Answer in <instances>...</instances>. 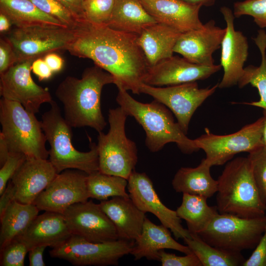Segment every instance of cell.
<instances>
[{
  "label": "cell",
  "mask_w": 266,
  "mask_h": 266,
  "mask_svg": "<svg viewBox=\"0 0 266 266\" xmlns=\"http://www.w3.org/2000/svg\"><path fill=\"white\" fill-rule=\"evenodd\" d=\"M156 23L139 0H115L106 25L116 30L139 35L146 28Z\"/></svg>",
  "instance_id": "484cf974"
},
{
  "label": "cell",
  "mask_w": 266,
  "mask_h": 266,
  "mask_svg": "<svg viewBox=\"0 0 266 266\" xmlns=\"http://www.w3.org/2000/svg\"><path fill=\"white\" fill-rule=\"evenodd\" d=\"M49 110L41 117V127L50 146L49 161L59 173L74 169L88 175L99 171L97 144L92 143L90 150L78 151L72 143L71 127L61 114L57 103L53 100Z\"/></svg>",
  "instance_id": "5b68a950"
},
{
  "label": "cell",
  "mask_w": 266,
  "mask_h": 266,
  "mask_svg": "<svg viewBox=\"0 0 266 266\" xmlns=\"http://www.w3.org/2000/svg\"><path fill=\"white\" fill-rule=\"evenodd\" d=\"M220 12L226 23V33L222 41L220 65L224 74L218 87L226 88L238 84L244 71L248 56L247 38L234 27V16L232 10L224 6Z\"/></svg>",
  "instance_id": "e0dca14e"
},
{
  "label": "cell",
  "mask_w": 266,
  "mask_h": 266,
  "mask_svg": "<svg viewBox=\"0 0 266 266\" xmlns=\"http://www.w3.org/2000/svg\"><path fill=\"white\" fill-rule=\"evenodd\" d=\"M182 33L162 23L146 28L137 37L149 67L173 56L174 45Z\"/></svg>",
  "instance_id": "d4e9b609"
},
{
  "label": "cell",
  "mask_w": 266,
  "mask_h": 266,
  "mask_svg": "<svg viewBox=\"0 0 266 266\" xmlns=\"http://www.w3.org/2000/svg\"><path fill=\"white\" fill-rule=\"evenodd\" d=\"M158 22L170 26L181 33L201 28L199 17L201 5L180 0H139Z\"/></svg>",
  "instance_id": "44dd1931"
},
{
  "label": "cell",
  "mask_w": 266,
  "mask_h": 266,
  "mask_svg": "<svg viewBox=\"0 0 266 266\" xmlns=\"http://www.w3.org/2000/svg\"><path fill=\"white\" fill-rule=\"evenodd\" d=\"M16 200L15 190L10 181L8 182L6 187L0 195V217H1L10 204Z\"/></svg>",
  "instance_id": "ee69618b"
},
{
  "label": "cell",
  "mask_w": 266,
  "mask_h": 266,
  "mask_svg": "<svg viewBox=\"0 0 266 266\" xmlns=\"http://www.w3.org/2000/svg\"><path fill=\"white\" fill-rule=\"evenodd\" d=\"M253 39L260 52L261 64L258 66L250 65L244 68L237 85L240 88L249 84L256 88L260 100L243 103L260 107L266 111V32L262 29L259 30L257 35Z\"/></svg>",
  "instance_id": "1f68e13d"
},
{
  "label": "cell",
  "mask_w": 266,
  "mask_h": 266,
  "mask_svg": "<svg viewBox=\"0 0 266 266\" xmlns=\"http://www.w3.org/2000/svg\"><path fill=\"white\" fill-rule=\"evenodd\" d=\"M0 133L10 152L27 158L47 159L49 150L41 121L20 103L2 98L0 100Z\"/></svg>",
  "instance_id": "8992f818"
},
{
  "label": "cell",
  "mask_w": 266,
  "mask_h": 266,
  "mask_svg": "<svg viewBox=\"0 0 266 266\" xmlns=\"http://www.w3.org/2000/svg\"><path fill=\"white\" fill-rule=\"evenodd\" d=\"M263 128L264 119L262 117L229 134H215L205 129V133L194 140L197 147L205 153L204 159L211 166H221L238 153H250L263 146Z\"/></svg>",
  "instance_id": "8fae6325"
},
{
  "label": "cell",
  "mask_w": 266,
  "mask_h": 266,
  "mask_svg": "<svg viewBox=\"0 0 266 266\" xmlns=\"http://www.w3.org/2000/svg\"><path fill=\"white\" fill-rule=\"evenodd\" d=\"M216 209L243 218L265 215L263 202L248 157L229 162L217 180Z\"/></svg>",
  "instance_id": "277c9868"
},
{
  "label": "cell",
  "mask_w": 266,
  "mask_h": 266,
  "mask_svg": "<svg viewBox=\"0 0 266 266\" xmlns=\"http://www.w3.org/2000/svg\"><path fill=\"white\" fill-rule=\"evenodd\" d=\"M10 151L7 144L2 136L0 134V166H1L7 159Z\"/></svg>",
  "instance_id": "7dc6e473"
},
{
  "label": "cell",
  "mask_w": 266,
  "mask_h": 266,
  "mask_svg": "<svg viewBox=\"0 0 266 266\" xmlns=\"http://www.w3.org/2000/svg\"><path fill=\"white\" fill-rule=\"evenodd\" d=\"M115 82L110 73L96 65L86 68L80 79L66 77L57 87L55 95L63 105L64 117L68 124L102 132L107 123L101 111V91L104 86Z\"/></svg>",
  "instance_id": "7a4b0ae2"
},
{
  "label": "cell",
  "mask_w": 266,
  "mask_h": 266,
  "mask_svg": "<svg viewBox=\"0 0 266 266\" xmlns=\"http://www.w3.org/2000/svg\"><path fill=\"white\" fill-rule=\"evenodd\" d=\"M128 180L100 171L88 175L87 186L90 198L101 201L115 197H130L126 192Z\"/></svg>",
  "instance_id": "d6a6232c"
},
{
  "label": "cell",
  "mask_w": 266,
  "mask_h": 266,
  "mask_svg": "<svg viewBox=\"0 0 266 266\" xmlns=\"http://www.w3.org/2000/svg\"><path fill=\"white\" fill-rule=\"evenodd\" d=\"M266 225V215L243 218L231 214L216 215L198 235L210 245L227 251L241 253L255 248Z\"/></svg>",
  "instance_id": "ba28073f"
},
{
  "label": "cell",
  "mask_w": 266,
  "mask_h": 266,
  "mask_svg": "<svg viewBox=\"0 0 266 266\" xmlns=\"http://www.w3.org/2000/svg\"><path fill=\"white\" fill-rule=\"evenodd\" d=\"M226 28L216 26L213 20L200 29L182 33L177 39L173 52L191 63L205 65H214L212 55L220 48Z\"/></svg>",
  "instance_id": "d6986e66"
},
{
  "label": "cell",
  "mask_w": 266,
  "mask_h": 266,
  "mask_svg": "<svg viewBox=\"0 0 266 266\" xmlns=\"http://www.w3.org/2000/svg\"><path fill=\"white\" fill-rule=\"evenodd\" d=\"M159 256V261L162 266H202L194 253L180 256L162 250L160 251Z\"/></svg>",
  "instance_id": "f35d334b"
},
{
  "label": "cell",
  "mask_w": 266,
  "mask_h": 266,
  "mask_svg": "<svg viewBox=\"0 0 266 266\" xmlns=\"http://www.w3.org/2000/svg\"><path fill=\"white\" fill-rule=\"evenodd\" d=\"M57 174L49 160L27 158L10 180L14 188L16 200L33 204Z\"/></svg>",
  "instance_id": "ffe728a7"
},
{
  "label": "cell",
  "mask_w": 266,
  "mask_h": 266,
  "mask_svg": "<svg viewBox=\"0 0 266 266\" xmlns=\"http://www.w3.org/2000/svg\"><path fill=\"white\" fill-rule=\"evenodd\" d=\"M23 154L10 152L5 163L0 169V195L5 190L7 183L26 160Z\"/></svg>",
  "instance_id": "74e56055"
},
{
  "label": "cell",
  "mask_w": 266,
  "mask_h": 266,
  "mask_svg": "<svg viewBox=\"0 0 266 266\" xmlns=\"http://www.w3.org/2000/svg\"><path fill=\"white\" fill-rule=\"evenodd\" d=\"M42 12L58 19L68 27L79 24L70 12L56 0H29Z\"/></svg>",
  "instance_id": "d590c367"
},
{
  "label": "cell",
  "mask_w": 266,
  "mask_h": 266,
  "mask_svg": "<svg viewBox=\"0 0 266 266\" xmlns=\"http://www.w3.org/2000/svg\"><path fill=\"white\" fill-rule=\"evenodd\" d=\"M134 241L123 239L96 243L75 235L49 251L51 257L63 259L76 266L117 265L130 254Z\"/></svg>",
  "instance_id": "30bf717a"
},
{
  "label": "cell",
  "mask_w": 266,
  "mask_h": 266,
  "mask_svg": "<svg viewBox=\"0 0 266 266\" xmlns=\"http://www.w3.org/2000/svg\"><path fill=\"white\" fill-rule=\"evenodd\" d=\"M63 214L72 235L96 243L119 239L112 221L99 204L92 200L74 204Z\"/></svg>",
  "instance_id": "5bb4252c"
},
{
  "label": "cell",
  "mask_w": 266,
  "mask_h": 266,
  "mask_svg": "<svg viewBox=\"0 0 266 266\" xmlns=\"http://www.w3.org/2000/svg\"><path fill=\"white\" fill-rule=\"evenodd\" d=\"M71 235L63 214L45 211L38 215L15 238L23 242L29 251L37 246L55 247Z\"/></svg>",
  "instance_id": "7402d4cb"
},
{
  "label": "cell",
  "mask_w": 266,
  "mask_h": 266,
  "mask_svg": "<svg viewBox=\"0 0 266 266\" xmlns=\"http://www.w3.org/2000/svg\"><path fill=\"white\" fill-rule=\"evenodd\" d=\"M235 18L249 15L261 29L266 28V0H244L233 4Z\"/></svg>",
  "instance_id": "e575fe53"
},
{
  "label": "cell",
  "mask_w": 266,
  "mask_h": 266,
  "mask_svg": "<svg viewBox=\"0 0 266 266\" xmlns=\"http://www.w3.org/2000/svg\"><path fill=\"white\" fill-rule=\"evenodd\" d=\"M75 29V37L66 50L72 55L92 60L114 77L116 86L140 94L149 66L137 43L138 35L88 21Z\"/></svg>",
  "instance_id": "6da1fadb"
},
{
  "label": "cell",
  "mask_w": 266,
  "mask_h": 266,
  "mask_svg": "<svg viewBox=\"0 0 266 266\" xmlns=\"http://www.w3.org/2000/svg\"><path fill=\"white\" fill-rule=\"evenodd\" d=\"M34 60L17 63L0 74V94L2 98L18 102L36 114L41 104L50 103L53 100L48 89L39 86L32 79L31 66Z\"/></svg>",
  "instance_id": "4fadbf2b"
},
{
  "label": "cell",
  "mask_w": 266,
  "mask_h": 266,
  "mask_svg": "<svg viewBox=\"0 0 266 266\" xmlns=\"http://www.w3.org/2000/svg\"><path fill=\"white\" fill-rule=\"evenodd\" d=\"M128 114L120 106L110 109L109 130L99 133L97 144L99 171L128 180L137 162L135 143L127 137L125 123Z\"/></svg>",
  "instance_id": "52a82bcc"
},
{
  "label": "cell",
  "mask_w": 266,
  "mask_h": 266,
  "mask_svg": "<svg viewBox=\"0 0 266 266\" xmlns=\"http://www.w3.org/2000/svg\"><path fill=\"white\" fill-rule=\"evenodd\" d=\"M264 128L263 133V144L266 148V111L263 110Z\"/></svg>",
  "instance_id": "f907efd6"
},
{
  "label": "cell",
  "mask_w": 266,
  "mask_h": 266,
  "mask_svg": "<svg viewBox=\"0 0 266 266\" xmlns=\"http://www.w3.org/2000/svg\"><path fill=\"white\" fill-rule=\"evenodd\" d=\"M39 211L34 204L13 201L0 217V248L21 234Z\"/></svg>",
  "instance_id": "f1b7e54d"
},
{
  "label": "cell",
  "mask_w": 266,
  "mask_h": 266,
  "mask_svg": "<svg viewBox=\"0 0 266 266\" xmlns=\"http://www.w3.org/2000/svg\"><path fill=\"white\" fill-rule=\"evenodd\" d=\"M161 224L157 225L145 218L142 232L134 240L131 254L134 260L145 258L148 260H160L162 250L172 249L189 254L193 253L187 245H182L171 236L170 232Z\"/></svg>",
  "instance_id": "cb8c5ba5"
},
{
  "label": "cell",
  "mask_w": 266,
  "mask_h": 266,
  "mask_svg": "<svg viewBox=\"0 0 266 266\" xmlns=\"http://www.w3.org/2000/svg\"><path fill=\"white\" fill-rule=\"evenodd\" d=\"M12 24L8 17L4 14L0 13V33H7L11 29Z\"/></svg>",
  "instance_id": "c3c4849f"
},
{
  "label": "cell",
  "mask_w": 266,
  "mask_h": 266,
  "mask_svg": "<svg viewBox=\"0 0 266 266\" xmlns=\"http://www.w3.org/2000/svg\"><path fill=\"white\" fill-rule=\"evenodd\" d=\"M218 84L200 89L197 82L166 87L152 86L143 83L140 86V93L151 96L170 109L186 134L194 113L215 92Z\"/></svg>",
  "instance_id": "7c38bea8"
},
{
  "label": "cell",
  "mask_w": 266,
  "mask_h": 266,
  "mask_svg": "<svg viewBox=\"0 0 266 266\" xmlns=\"http://www.w3.org/2000/svg\"><path fill=\"white\" fill-rule=\"evenodd\" d=\"M211 166L204 159L196 167H181L172 180L175 192L203 197L213 196L217 191L218 182L211 175Z\"/></svg>",
  "instance_id": "4316f807"
},
{
  "label": "cell",
  "mask_w": 266,
  "mask_h": 266,
  "mask_svg": "<svg viewBox=\"0 0 266 266\" xmlns=\"http://www.w3.org/2000/svg\"><path fill=\"white\" fill-rule=\"evenodd\" d=\"M189 3L197 4L201 6H210L213 5L216 0H180Z\"/></svg>",
  "instance_id": "681fc988"
},
{
  "label": "cell",
  "mask_w": 266,
  "mask_h": 266,
  "mask_svg": "<svg viewBox=\"0 0 266 266\" xmlns=\"http://www.w3.org/2000/svg\"><path fill=\"white\" fill-rule=\"evenodd\" d=\"M16 57L11 43L5 38L0 39V74L16 64Z\"/></svg>",
  "instance_id": "ab89813d"
},
{
  "label": "cell",
  "mask_w": 266,
  "mask_h": 266,
  "mask_svg": "<svg viewBox=\"0 0 266 266\" xmlns=\"http://www.w3.org/2000/svg\"><path fill=\"white\" fill-rule=\"evenodd\" d=\"M221 68L220 65H199L172 56L149 67L143 83L161 87L196 82L208 78Z\"/></svg>",
  "instance_id": "ac0fdd59"
},
{
  "label": "cell",
  "mask_w": 266,
  "mask_h": 266,
  "mask_svg": "<svg viewBox=\"0 0 266 266\" xmlns=\"http://www.w3.org/2000/svg\"><path fill=\"white\" fill-rule=\"evenodd\" d=\"M47 247L46 246H37L31 249L29 253V266H45L43 261V252Z\"/></svg>",
  "instance_id": "f6af8a7d"
},
{
  "label": "cell",
  "mask_w": 266,
  "mask_h": 266,
  "mask_svg": "<svg viewBox=\"0 0 266 266\" xmlns=\"http://www.w3.org/2000/svg\"></svg>",
  "instance_id": "816d5d0a"
},
{
  "label": "cell",
  "mask_w": 266,
  "mask_h": 266,
  "mask_svg": "<svg viewBox=\"0 0 266 266\" xmlns=\"http://www.w3.org/2000/svg\"><path fill=\"white\" fill-rule=\"evenodd\" d=\"M99 205L114 224L119 239L134 241L142 232L146 217L131 199L115 197L101 201Z\"/></svg>",
  "instance_id": "603a6c76"
},
{
  "label": "cell",
  "mask_w": 266,
  "mask_h": 266,
  "mask_svg": "<svg viewBox=\"0 0 266 266\" xmlns=\"http://www.w3.org/2000/svg\"><path fill=\"white\" fill-rule=\"evenodd\" d=\"M0 13L6 15L15 27L69 28L41 11L29 0H0Z\"/></svg>",
  "instance_id": "83f0119b"
},
{
  "label": "cell",
  "mask_w": 266,
  "mask_h": 266,
  "mask_svg": "<svg viewBox=\"0 0 266 266\" xmlns=\"http://www.w3.org/2000/svg\"><path fill=\"white\" fill-rule=\"evenodd\" d=\"M68 10L78 24L86 20L84 10V0H56Z\"/></svg>",
  "instance_id": "b9f144b4"
},
{
  "label": "cell",
  "mask_w": 266,
  "mask_h": 266,
  "mask_svg": "<svg viewBox=\"0 0 266 266\" xmlns=\"http://www.w3.org/2000/svg\"><path fill=\"white\" fill-rule=\"evenodd\" d=\"M88 174L66 169L58 173L33 204L39 211L63 214L71 205L88 200Z\"/></svg>",
  "instance_id": "9a60e30c"
},
{
  "label": "cell",
  "mask_w": 266,
  "mask_h": 266,
  "mask_svg": "<svg viewBox=\"0 0 266 266\" xmlns=\"http://www.w3.org/2000/svg\"><path fill=\"white\" fill-rule=\"evenodd\" d=\"M43 59L53 73L61 71L64 66V60L54 52L47 54Z\"/></svg>",
  "instance_id": "bcb514c9"
},
{
  "label": "cell",
  "mask_w": 266,
  "mask_h": 266,
  "mask_svg": "<svg viewBox=\"0 0 266 266\" xmlns=\"http://www.w3.org/2000/svg\"><path fill=\"white\" fill-rule=\"evenodd\" d=\"M29 250L22 242L14 238L0 248V266H23Z\"/></svg>",
  "instance_id": "8d00e7d4"
},
{
  "label": "cell",
  "mask_w": 266,
  "mask_h": 266,
  "mask_svg": "<svg viewBox=\"0 0 266 266\" xmlns=\"http://www.w3.org/2000/svg\"><path fill=\"white\" fill-rule=\"evenodd\" d=\"M184 242L197 256L202 266H242L245 259L241 253L233 252L212 246L198 234L191 233Z\"/></svg>",
  "instance_id": "4dcf8cb0"
},
{
  "label": "cell",
  "mask_w": 266,
  "mask_h": 266,
  "mask_svg": "<svg viewBox=\"0 0 266 266\" xmlns=\"http://www.w3.org/2000/svg\"><path fill=\"white\" fill-rule=\"evenodd\" d=\"M130 198L142 212L154 214L161 224L169 229L176 239L190 238L183 228L176 211L167 207L161 200L150 178L145 172H132L128 179Z\"/></svg>",
  "instance_id": "2e32d148"
},
{
  "label": "cell",
  "mask_w": 266,
  "mask_h": 266,
  "mask_svg": "<svg viewBox=\"0 0 266 266\" xmlns=\"http://www.w3.org/2000/svg\"><path fill=\"white\" fill-rule=\"evenodd\" d=\"M116 86L117 102L142 127L146 133L145 144L151 152H157L170 142L176 143L184 153L191 154L199 150L194 139L189 138L178 122H175L166 106L155 100L150 103L139 102L121 85Z\"/></svg>",
  "instance_id": "3957f363"
},
{
  "label": "cell",
  "mask_w": 266,
  "mask_h": 266,
  "mask_svg": "<svg viewBox=\"0 0 266 266\" xmlns=\"http://www.w3.org/2000/svg\"><path fill=\"white\" fill-rule=\"evenodd\" d=\"M31 69L40 81L49 79L53 73L44 59L41 58H37L33 61Z\"/></svg>",
  "instance_id": "7bdbcfd3"
},
{
  "label": "cell",
  "mask_w": 266,
  "mask_h": 266,
  "mask_svg": "<svg viewBox=\"0 0 266 266\" xmlns=\"http://www.w3.org/2000/svg\"><path fill=\"white\" fill-rule=\"evenodd\" d=\"M4 37L12 46L17 63L66 50L75 37V29L41 26L15 27L6 33Z\"/></svg>",
  "instance_id": "9c48e42d"
},
{
  "label": "cell",
  "mask_w": 266,
  "mask_h": 266,
  "mask_svg": "<svg viewBox=\"0 0 266 266\" xmlns=\"http://www.w3.org/2000/svg\"><path fill=\"white\" fill-rule=\"evenodd\" d=\"M207 199L200 196L183 194L181 204L176 211L178 217L186 221L190 233H200L218 213L216 208L207 204Z\"/></svg>",
  "instance_id": "f546056e"
},
{
  "label": "cell",
  "mask_w": 266,
  "mask_h": 266,
  "mask_svg": "<svg viewBox=\"0 0 266 266\" xmlns=\"http://www.w3.org/2000/svg\"><path fill=\"white\" fill-rule=\"evenodd\" d=\"M243 266H266V225L264 232L250 257Z\"/></svg>",
  "instance_id": "60d3db41"
},
{
  "label": "cell",
  "mask_w": 266,
  "mask_h": 266,
  "mask_svg": "<svg viewBox=\"0 0 266 266\" xmlns=\"http://www.w3.org/2000/svg\"><path fill=\"white\" fill-rule=\"evenodd\" d=\"M247 157L251 164L253 175L261 199L266 206V148L261 146L249 153Z\"/></svg>",
  "instance_id": "836d02e7"
}]
</instances>
